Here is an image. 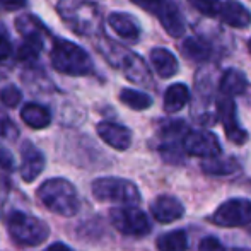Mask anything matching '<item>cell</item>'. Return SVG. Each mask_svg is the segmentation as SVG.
I'll return each instance as SVG.
<instances>
[{
	"instance_id": "cell-28",
	"label": "cell",
	"mask_w": 251,
	"mask_h": 251,
	"mask_svg": "<svg viewBox=\"0 0 251 251\" xmlns=\"http://www.w3.org/2000/svg\"><path fill=\"white\" fill-rule=\"evenodd\" d=\"M132 2L135 3V5H139L140 9H144V10H147V12L157 16L168 0H132Z\"/></svg>"
},
{
	"instance_id": "cell-11",
	"label": "cell",
	"mask_w": 251,
	"mask_h": 251,
	"mask_svg": "<svg viewBox=\"0 0 251 251\" xmlns=\"http://www.w3.org/2000/svg\"><path fill=\"white\" fill-rule=\"evenodd\" d=\"M96 130L102 142H106L109 147L116 151H126L132 144V132L126 126L118 125V123L101 122L98 123Z\"/></svg>"
},
{
	"instance_id": "cell-6",
	"label": "cell",
	"mask_w": 251,
	"mask_h": 251,
	"mask_svg": "<svg viewBox=\"0 0 251 251\" xmlns=\"http://www.w3.org/2000/svg\"><path fill=\"white\" fill-rule=\"evenodd\" d=\"M219 227H243L251 224V200L231 199L217 207L210 219Z\"/></svg>"
},
{
	"instance_id": "cell-25",
	"label": "cell",
	"mask_w": 251,
	"mask_h": 251,
	"mask_svg": "<svg viewBox=\"0 0 251 251\" xmlns=\"http://www.w3.org/2000/svg\"><path fill=\"white\" fill-rule=\"evenodd\" d=\"M45 47L43 40H36V38H24V43L17 50V60L21 62H33L38 58Z\"/></svg>"
},
{
	"instance_id": "cell-2",
	"label": "cell",
	"mask_w": 251,
	"mask_h": 251,
	"mask_svg": "<svg viewBox=\"0 0 251 251\" xmlns=\"http://www.w3.org/2000/svg\"><path fill=\"white\" fill-rule=\"evenodd\" d=\"M51 65L67 75L80 77L93 72V60L84 48L67 40H56L51 48Z\"/></svg>"
},
{
	"instance_id": "cell-8",
	"label": "cell",
	"mask_w": 251,
	"mask_h": 251,
	"mask_svg": "<svg viewBox=\"0 0 251 251\" xmlns=\"http://www.w3.org/2000/svg\"><path fill=\"white\" fill-rule=\"evenodd\" d=\"M217 115L219 120L224 125L226 137L236 146H243L248 142V132L239 125L238 111H236V102L231 96H224L217 101Z\"/></svg>"
},
{
	"instance_id": "cell-18",
	"label": "cell",
	"mask_w": 251,
	"mask_h": 251,
	"mask_svg": "<svg viewBox=\"0 0 251 251\" xmlns=\"http://www.w3.org/2000/svg\"><path fill=\"white\" fill-rule=\"evenodd\" d=\"M248 89V79L243 72L236 69H229L224 72L221 79V93L224 96H239Z\"/></svg>"
},
{
	"instance_id": "cell-1",
	"label": "cell",
	"mask_w": 251,
	"mask_h": 251,
	"mask_svg": "<svg viewBox=\"0 0 251 251\" xmlns=\"http://www.w3.org/2000/svg\"><path fill=\"white\" fill-rule=\"evenodd\" d=\"M38 200L50 212L63 217H72L79 212L80 200L75 186L63 178H51L41 183L36 192Z\"/></svg>"
},
{
	"instance_id": "cell-15",
	"label": "cell",
	"mask_w": 251,
	"mask_h": 251,
	"mask_svg": "<svg viewBox=\"0 0 251 251\" xmlns=\"http://www.w3.org/2000/svg\"><path fill=\"white\" fill-rule=\"evenodd\" d=\"M108 24L122 40H126V41L139 40L140 27H139V24L135 23V19H133L132 16H128V14H125V12L109 14Z\"/></svg>"
},
{
	"instance_id": "cell-23",
	"label": "cell",
	"mask_w": 251,
	"mask_h": 251,
	"mask_svg": "<svg viewBox=\"0 0 251 251\" xmlns=\"http://www.w3.org/2000/svg\"><path fill=\"white\" fill-rule=\"evenodd\" d=\"M181 50L193 62H205L210 56V45L197 36H190L183 41Z\"/></svg>"
},
{
	"instance_id": "cell-4",
	"label": "cell",
	"mask_w": 251,
	"mask_h": 251,
	"mask_svg": "<svg viewBox=\"0 0 251 251\" xmlns=\"http://www.w3.org/2000/svg\"><path fill=\"white\" fill-rule=\"evenodd\" d=\"M93 195L100 201H113L122 205H137L140 201V192L135 183L115 176L94 179Z\"/></svg>"
},
{
	"instance_id": "cell-20",
	"label": "cell",
	"mask_w": 251,
	"mask_h": 251,
	"mask_svg": "<svg viewBox=\"0 0 251 251\" xmlns=\"http://www.w3.org/2000/svg\"><path fill=\"white\" fill-rule=\"evenodd\" d=\"M201 169L203 173L212 176H231L236 175V173L241 169L239 162L236 161L234 157H227V159H219L217 157H210V159H205L201 162Z\"/></svg>"
},
{
	"instance_id": "cell-31",
	"label": "cell",
	"mask_w": 251,
	"mask_h": 251,
	"mask_svg": "<svg viewBox=\"0 0 251 251\" xmlns=\"http://www.w3.org/2000/svg\"><path fill=\"white\" fill-rule=\"evenodd\" d=\"M0 168L5 171H12L16 168V159H14L12 152L5 147H0Z\"/></svg>"
},
{
	"instance_id": "cell-26",
	"label": "cell",
	"mask_w": 251,
	"mask_h": 251,
	"mask_svg": "<svg viewBox=\"0 0 251 251\" xmlns=\"http://www.w3.org/2000/svg\"><path fill=\"white\" fill-rule=\"evenodd\" d=\"M190 3H192L199 12L208 17L217 16L219 10H221V0H190Z\"/></svg>"
},
{
	"instance_id": "cell-7",
	"label": "cell",
	"mask_w": 251,
	"mask_h": 251,
	"mask_svg": "<svg viewBox=\"0 0 251 251\" xmlns=\"http://www.w3.org/2000/svg\"><path fill=\"white\" fill-rule=\"evenodd\" d=\"M183 152L193 157L200 159H210L221 155L222 147L219 139L212 132L207 130H193V132H186L181 142Z\"/></svg>"
},
{
	"instance_id": "cell-35",
	"label": "cell",
	"mask_w": 251,
	"mask_h": 251,
	"mask_svg": "<svg viewBox=\"0 0 251 251\" xmlns=\"http://www.w3.org/2000/svg\"><path fill=\"white\" fill-rule=\"evenodd\" d=\"M232 251H251V250H246V248H234Z\"/></svg>"
},
{
	"instance_id": "cell-22",
	"label": "cell",
	"mask_w": 251,
	"mask_h": 251,
	"mask_svg": "<svg viewBox=\"0 0 251 251\" xmlns=\"http://www.w3.org/2000/svg\"><path fill=\"white\" fill-rule=\"evenodd\" d=\"M16 27L24 38H36V40H43L45 41V36L48 34L47 27L40 23L34 16H21L16 19Z\"/></svg>"
},
{
	"instance_id": "cell-30",
	"label": "cell",
	"mask_w": 251,
	"mask_h": 251,
	"mask_svg": "<svg viewBox=\"0 0 251 251\" xmlns=\"http://www.w3.org/2000/svg\"><path fill=\"white\" fill-rule=\"evenodd\" d=\"M199 251H226V248L222 246V243L219 241L214 236H207L200 241Z\"/></svg>"
},
{
	"instance_id": "cell-12",
	"label": "cell",
	"mask_w": 251,
	"mask_h": 251,
	"mask_svg": "<svg viewBox=\"0 0 251 251\" xmlns=\"http://www.w3.org/2000/svg\"><path fill=\"white\" fill-rule=\"evenodd\" d=\"M159 21H161L162 27L166 29V33L169 34L171 38H181L186 31V23H185V17H183L181 10L176 3L173 2H166L164 7L161 9V12L157 14Z\"/></svg>"
},
{
	"instance_id": "cell-19",
	"label": "cell",
	"mask_w": 251,
	"mask_h": 251,
	"mask_svg": "<svg viewBox=\"0 0 251 251\" xmlns=\"http://www.w3.org/2000/svg\"><path fill=\"white\" fill-rule=\"evenodd\" d=\"M190 101V91L185 84L178 82L173 84L164 93V111L166 113H178Z\"/></svg>"
},
{
	"instance_id": "cell-13",
	"label": "cell",
	"mask_w": 251,
	"mask_h": 251,
	"mask_svg": "<svg viewBox=\"0 0 251 251\" xmlns=\"http://www.w3.org/2000/svg\"><path fill=\"white\" fill-rule=\"evenodd\" d=\"M221 19L224 24L236 29H245V27L251 26V12L246 9L241 2L238 0H227V2L221 3Z\"/></svg>"
},
{
	"instance_id": "cell-24",
	"label": "cell",
	"mask_w": 251,
	"mask_h": 251,
	"mask_svg": "<svg viewBox=\"0 0 251 251\" xmlns=\"http://www.w3.org/2000/svg\"><path fill=\"white\" fill-rule=\"evenodd\" d=\"M120 101L125 106H128V108L135 109V111H142V109H147L152 106V98L149 94L135 89H122Z\"/></svg>"
},
{
	"instance_id": "cell-17",
	"label": "cell",
	"mask_w": 251,
	"mask_h": 251,
	"mask_svg": "<svg viewBox=\"0 0 251 251\" xmlns=\"http://www.w3.org/2000/svg\"><path fill=\"white\" fill-rule=\"evenodd\" d=\"M21 118L31 128H47L51 122V115L48 108L38 104V102H27L23 109H21Z\"/></svg>"
},
{
	"instance_id": "cell-16",
	"label": "cell",
	"mask_w": 251,
	"mask_h": 251,
	"mask_svg": "<svg viewBox=\"0 0 251 251\" xmlns=\"http://www.w3.org/2000/svg\"><path fill=\"white\" fill-rule=\"evenodd\" d=\"M151 62L154 65V70L162 79H169V77L176 75L179 70L178 58L166 48H154L151 51Z\"/></svg>"
},
{
	"instance_id": "cell-3",
	"label": "cell",
	"mask_w": 251,
	"mask_h": 251,
	"mask_svg": "<svg viewBox=\"0 0 251 251\" xmlns=\"http://www.w3.org/2000/svg\"><path fill=\"white\" fill-rule=\"evenodd\" d=\"M10 238L23 246H40L50 236V229L43 221L24 212H12L7 221Z\"/></svg>"
},
{
	"instance_id": "cell-33",
	"label": "cell",
	"mask_w": 251,
	"mask_h": 251,
	"mask_svg": "<svg viewBox=\"0 0 251 251\" xmlns=\"http://www.w3.org/2000/svg\"><path fill=\"white\" fill-rule=\"evenodd\" d=\"M10 51H12V48H10L9 40H7L5 36H2V34H0V62H3L5 58H9Z\"/></svg>"
},
{
	"instance_id": "cell-34",
	"label": "cell",
	"mask_w": 251,
	"mask_h": 251,
	"mask_svg": "<svg viewBox=\"0 0 251 251\" xmlns=\"http://www.w3.org/2000/svg\"><path fill=\"white\" fill-rule=\"evenodd\" d=\"M47 251H74V250H70L69 246L63 245V243H53Z\"/></svg>"
},
{
	"instance_id": "cell-29",
	"label": "cell",
	"mask_w": 251,
	"mask_h": 251,
	"mask_svg": "<svg viewBox=\"0 0 251 251\" xmlns=\"http://www.w3.org/2000/svg\"><path fill=\"white\" fill-rule=\"evenodd\" d=\"M0 137L2 139H16L17 128L7 116H0Z\"/></svg>"
},
{
	"instance_id": "cell-36",
	"label": "cell",
	"mask_w": 251,
	"mask_h": 251,
	"mask_svg": "<svg viewBox=\"0 0 251 251\" xmlns=\"http://www.w3.org/2000/svg\"><path fill=\"white\" fill-rule=\"evenodd\" d=\"M248 50H250V53H251V40H250V43H248Z\"/></svg>"
},
{
	"instance_id": "cell-32",
	"label": "cell",
	"mask_w": 251,
	"mask_h": 251,
	"mask_svg": "<svg viewBox=\"0 0 251 251\" xmlns=\"http://www.w3.org/2000/svg\"><path fill=\"white\" fill-rule=\"evenodd\" d=\"M26 5V0H0V10L2 12H14Z\"/></svg>"
},
{
	"instance_id": "cell-5",
	"label": "cell",
	"mask_w": 251,
	"mask_h": 251,
	"mask_svg": "<svg viewBox=\"0 0 251 251\" xmlns=\"http://www.w3.org/2000/svg\"><path fill=\"white\" fill-rule=\"evenodd\" d=\"M109 221L113 227L125 236L142 238L151 232L149 217L137 205H122L109 210Z\"/></svg>"
},
{
	"instance_id": "cell-9",
	"label": "cell",
	"mask_w": 251,
	"mask_h": 251,
	"mask_svg": "<svg viewBox=\"0 0 251 251\" xmlns=\"http://www.w3.org/2000/svg\"><path fill=\"white\" fill-rule=\"evenodd\" d=\"M151 214L159 224H171V222L183 217L185 207L176 197L159 195L151 203Z\"/></svg>"
},
{
	"instance_id": "cell-21",
	"label": "cell",
	"mask_w": 251,
	"mask_h": 251,
	"mask_svg": "<svg viewBox=\"0 0 251 251\" xmlns=\"http://www.w3.org/2000/svg\"><path fill=\"white\" fill-rule=\"evenodd\" d=\"M188 234L183 229L164 232L155 241L157 251H188Z\"/></svg>"
},
{
	"instance_id": "cell-10",
	"label": "cell",
	"mask_w": 251,
	"mask_h": 251,
	"mask_svg": "<svg viewBox=\"0 0 251 251\" xmlns=\"http://www.w3.org/2000/svg\"><path fill=\"white\" fill-rule=\"evenodd\" d=\"M45 168V157L34 144L24 142L21 146V178L31 183L40 176Z\"/></svg>"
},
{
	"instance_id": "cell-27",
	"label": "cell",
	"mask_w": 251,
	"mask_h": 251,
	"mask_svg": "<svg viewBox=\"0 0 251 251\" xmlns=\"http://www.w3.org/2000/svg\"><path fill=\"white\" fill-rule=\"evenodd\" d=\"M21 98H23L21 91L14 86L5 87V89L0 93V100H2V102L5 106H9V108H16V106L21 102Z\"/></svg>"
},
{
	"instance_id": "cell-14",
	"label": "cell",
	"mask_w": 251,
	"mask_h": 251,
	"mask_svg": "<svg viewBox=\"0 0 251 251\" xmlns=\"http://www.w3.org/2000/svg\"><path fill=\"white\" fill-rule=\"evenodd\" d=\"M116 65H122L125 75L128 77L132 82L137 84H149L151 82V74L147 70V65L144 63V60L135 53L125 51L120 56V62H116Z\"/></svg>"
}]
</instances>
